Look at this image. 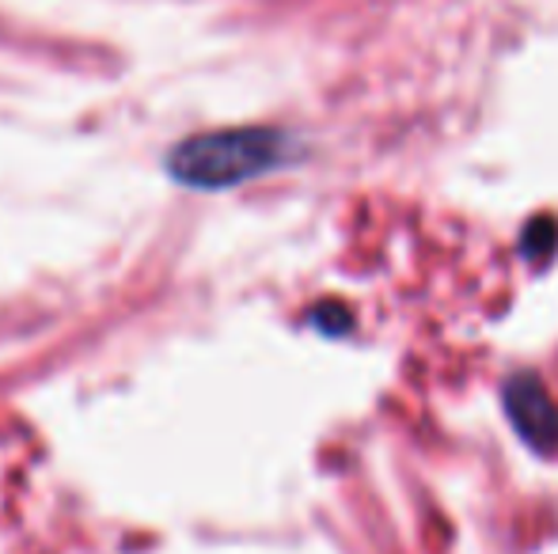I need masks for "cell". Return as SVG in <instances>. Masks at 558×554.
<instances>
[{"label":"cell","mask_w":558,"mask_h":554,"mask_svg":"<svg viewBox=\"0 0 558 554\" xmlns=\"http://www.w3.org/2000/svg\"><path fill=\"white\" fill-rule=\"evenodd\" d=\"M293 137L274 126H232L183 137L163 156V171L191 190H232L293 163Z\"/></svg>","instance_id":"cell-1"},{"label":"cell","mask_w":558,"mask_h":554,"mask_svg":"<svg viewBox=\"0 0 558 554\" xmlns=\"http://www.w3.org/2000/svg\"><path fill=\"white\" fill-rule=\"evenodd\" d=\"M501 407H506L513 433L536 456H558V403L536 372H513L501 384Z\"/></svg>","instance_id":"cell-2"},{"label":"cell","mask_w":558,"mask_h":554,"mask_svg":"<svg viewBox=\"0 0 558 554\" xmlns=\"http://www.w3.org/2000/svg\"><path fill=\"white\" fill-rule=\"evenodd\" d=\"M312 323H316L324 334H331V338L353 331V316H350V308H342V304H319V308L312 311Z\"/></svg>","instance_id":"cell-3"}]
</instances>
